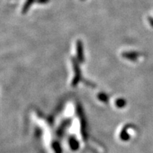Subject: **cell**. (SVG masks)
Segmentation results:
<instances>
[{
	"label": "cell",
	"instance_id": "1",
	"mask_svg": "<svg viewBox=\"0 0 153 153\" xmlns=\"http://www.w3.org/2000/svg\"><path fill=\"white\" fill-rule=\"evenodd\" d=\"M76 49H77V57L80 62H85V56H84V48L83 43L81 40H77L76 43Z\"/></svg>",
	"mask_w": 153,
	"mask_h": 153
},
{
	"label": "cell",
	"instance_id": "2",
	"mask_svg": "<svg viewBox=\"0 0 153 153\" xmlns=\"http://www.w3.org/2000/svg\"><path fill=\"white\" fill-rule=\"evenodd\" d=\"M72 65H73L74 70H75V80H74V82L76 83V82H77L79 80H80V77H81V70H80L79 62L77 60L76 58H75V57H72Z\"/></svg>",
	"mask_w": 153,
	"mask_h": 153
},
{
	"label": "cell",
	"instance_id": "3",
	"mask_svg": "<svg viewBox=\"0 0 153 153\" xmlns=\"http://www.w3.org/2000/svg\"><path fill=\"white\" fill-rule=\"evenodd\" d=\"M35 1L36 0H26L24 6H23L22 10H21V13H22V14H26V13L29 11V9H30L31 6H32L33 3H34Z\"/></svg>",
	"mask_w": 153,
	"mask_h": 153
},
{
	"label": "cell",
	"instance_id": "4",
	"mask_svg": "<svg viewBox=\"0 0 153 153\" xmlns=\"http://www.w3.org/2000/svg\"><path fill=\"white\" fill-rule=\"evenodd\" d=\"M122 56L130 60H136L138 58V54L136 52H123Z\"/></svg>",
	"mask_w": 153,
	"mask_h": 153
},
{
	"label": "cell",
	"instance_id": "5",
	"mask_svg": "<svg viewBox=\"0 0 153 153\" xmlns=\"http://www.w3.org/2000/svg\"><path fill=\"white\" fill-rule=\"evenodd\" d=\"M36 1L37 3H38V4H48V3L50 1V0H36Z\"/></svg>",
	"mask_w": 153,
	"mask_h": 153
},
{
	"label": "cell",
	"instance_id": "6",
	"mask_svg": "<svg viewBox=\"0 0 153 153\" xmlns=\"http://www.w3.org/2000/svg\"><path fill=\"white\" fill-rule=\"evenodd\" d=\"M82 1H84V0H82Z\"/></svg>",
	"mask_w": 153,
	"mask_h": 153
}]
</instances>
